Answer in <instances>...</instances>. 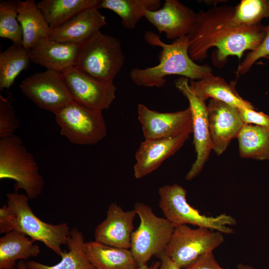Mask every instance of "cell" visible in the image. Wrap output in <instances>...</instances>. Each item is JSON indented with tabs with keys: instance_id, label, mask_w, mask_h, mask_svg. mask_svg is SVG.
<instances>
[{
	"instance_id": "cell-3",
	"label": "cell",
	"mask_w": 269,
	"mask_h": 269,
	"mask_svg": "<svg viewBox=\"0 0 269 269\" xmlns=\"http://www.w3.org/2000/svg\"><path fill=\"white\" fill-rule=\"evenodd\" d=\"M0 179L14 180V192L23 189L30 199L39 196L44 186L37 162L14 134L0 139Z\"/></svg>"
},
{
	"instance_id": "cell-21",
	"label": "cell",
	"mask_w": 269,
	"mask_h": 269,
	"mask_svg": "<svg viewBox=\"0 0 269 269\" xmlns=\"http://www.w3.org/2000/svg\"><path fill=\"white\" fill-rule=\"evenodd\" d=\"M190 85L196 95L205 102L211 98L237 108H255L250 102L238 94L234 87L223 78L213 74L199 80H190Z\"/></svg>"
},
{
	"instance_id": "cell-27",
	"label": "cell",
	"mask_w": 269,
	"mask_h": 269,
	"mask_svg": "<svg viewBox=\"0 0 269 269\" xmlns=\"http://www.w3.org/2000/svg\"><path fill=\"white\" fill-rule=\"evenodd\" d=\"M161 5L160 0H101L99 8H106L116 13L122 25L134 29L147 10H156Z\"/></svg>"
},
{
	"instance_id": "cell-17",
	"label": "cell",
	"mask_w": 269,
	"mask_h": 269,
	"mask_svg": "<svg viewBox=\"0 0 269 269\" xmlns=\"http://www.w3.org/2000/svg\"><path fill=\"white\" fill-rule=\"evenodd\" d=\"M189 137V134H185L173 138L142 142L135 154L134 177L140 179L155 171L164 160L180 149Z\"/></svg>"
},
{
	"instance_id": "cell-20",
	"label": "cell",
	"mask_w": 269,
	"mask_h": 269,
	"mask_svg": "<svg viewBox=\"0 0 269 269\" xmlns=\"http://www.w3.org/2000/svg\"><path fill=\"white\" fill-rule=\"evenodd\" d=\"M85 254L96 269H134L137 265L130 250L97 241L84 242Z\"/></svg>"
},
{
	"instance_id": "cell-41",
	"label": "cell",
	"mask_w": 269,
	"mask_h": 269,
	"mask_svg": "<svg viewBox=\"0 0 269 269\" xmlns=\"http://www.w3.org/2000/svg\"><path fill=\"white\" fill-rule=\"evenodd\" d=\"M266 58L269 60V56L267 57Z\"/></svg>"
},
{
	"instance_id": "cell-2",
	"label": "cell",
	"mask_w": 269,
	"mask_h": 269,
	"mask_svg": "<svg viewBox=\"0 0 269 269\" xmlns=\"http://www.w3.org/2000/svg\"><path fill=\"white\" fill-rule=\"evenodd\" d=\"M144 39L149 45L160 47L161 50L158 55L159 62L157 65L145 69L135 68L130 71V78L137 86L161 88L166 84V77L172 75L199 80L213 74L211 67L199 65L191 59L188 53L187 36L167 44L159 35L147 31L144 34Z\"/></svg>"
},
{
	"instance_id": "cell-8",
	"label": "cell",
	"mask_w": 269,
	"mask_h": 269,
	"mask_svg": "<svg viewBox=\"0 0 269 269\" xmlns=\"http://www.w3.org/2000/svg\"><path fill=\"white\" fill-rule=\"evenodd\" d=\"M60 134L77 145L99 142L107 134L102 112L90 109L75 101L54 113Z\"/></svg>"
},
{
	"instance_id": "cell-18",
	"label": "cell",
	"mask_w": 269,
	"mask_h": 269,
	"mask_svg": "<svg viewBox=\"0 0 269 269\" xmlns=\"http://www.w3.org/2000/svg\"><path fill=\"white\" fill-rule=\"evenodd\" d=\"M106 24V17L98 8H89L61 25L50 29L48 37L60 42L79 44Z\"/></svg>"
},
{
	"instance_id": "cell-36",
	"label": "cell",
	"mask_w": 269,
	"mask_h": 269,
	"mask_svg": "<svg viewBox=\"0 0 269 269\" xmlns=\"http://www.w3.org/2000/svg\"><path fill=\"white\" fill-rule=\"evenodd\" d=\"M157 257L160 262L158 269H182L173 263L164 252L162 253Z\"/></svg>"
},
{
	"instance_id": "cell-22",
	"label": "cell",
	"mask_w": 269,
	"mask_h": 269,
	"mask_svg": "<svg viewBox=\"0 0 269 269\" xmlns=\"http://www.w3.org/2000/svg\"><path fill=\"white\" fill-rule=\"evenodd\" d=\"M16 3L17 20L22 30V46L30 49L41 39L49 37L50 28L34 0H17Z\"/></svg>"
},
{
	"instance_id": "cell-7",
	"label": "cell",
	"mask_w": 269,
	"mask_h": 269,
	"mask_svg": "<svg viewBox=\"0 0 269 269\" xmlns=\"http://www.w3.org/2000/svg\"><path fill=\"white\" fill-rule=\"evenodd\" d=\"M134 209L140 223L132 233L130 250L140 267L147 265L153 256L158 257L164 252L175 227L165 218L157 216L143 203L136 202Z\"/></svg>"
},
{
	"instance_id": "cell-9",
	"label": "cell",
	"mask_w": 269,
	"mask_h": 269,
	"mask_svg": "<svg viewBox=\"0 0 269 269\" xmlns=\"http://www.w3.org/2000/svg\"><path fill=\"white\" fill-rule=\"evenodd\" d=\"M224 241L223 234L217 231L187 225L174 228L164 253L178 267L185 269L200 256L214 250Z\"/></svg>"
},
{
	"instance_id": "cell-11",
	"label": "cell",
	"mask_w": 269,
	"mask_h": 269,
	"mask_svg": "<svg viewBox=\"0 0 269 269\" xmlns=\"http://www.w3.org/2000/svg\"><path fill=\"white\" fill-rule=\"evenodd\" d=\"M175 86L188 100L192 115L196 158L185 176L186 180L190 181L202 170L213 150L209 130L208 108L206 102L199 98L193 91L189 79L183 77L177 79L175 81Z\"/></svg>"
},
{
	"instance_id": "cell-40",
	"label": "cell",
	"mask_w": 269,
	"mask_h": 269,
	"mask_svg": "<svg viewBox=\"0 0 269 269\" xmlns=\"http://www.w3.org/2000/svg\"><path fill=\"white\" fill-rule=\"evenodd\" d=\"M18 269L17 268H11V269Z\"/></svg>"
},
{
	"instance_id": "cell-37",
	"label": "cell",
	"mask_w": 269,
	"mask_h": 269,
	"mask_svg": "<svg viewBox=\"0 0 269 269\" xmlns=\"http://www.w3.org/2000/svg\"><path fill=\"white\" fill-rule=\"evenodd\" d=\"M160 265V261H156L153 263L150 266L146 265L142 267H137L134 269H158Z\"/></svg>"
},
{
	"instance_id": "cell-10",
	"label": "cell",
	"mask_w": 269,
	"mask_h": 269,
	"mask_svg": "<svg viewBox=\"0 0 269 269\" xmlns=\"http://www.w3.org/2000/svg\"><path fill=\"white\" fill-rule=\"evenodd\" d=\"M22 93L38 107L54 114L73 101L61 72L46 69L34 73L19 85Z\"/></svg>"
},
{
	"instance_id": "cell-13",
	"label": "cell",
	"mask_w": 269,
	"mask_h": 269,
	"mask_svg": "<svg viewBox=\"0 0 269 269\" xmlns=\"http://www.w3.org/2000/svg\"><path fill=\"white\" fill-rule=\"evenodd\" d=\"M137 112L145 140L173 138L193 133L189 107L175 112L161 113L139 104Z\"/></svg>"
},
{
	"instance_id": "cell-14",
	"label": "cell",
	"mask_w": 269,
	"mask_h": 269,
	"mask_svg": "<svg viewBox=\"0 0 269 269\" xmlns=\"http://www.w3.org/2000/svg\"><path fill=\"white\" fill-rule=\"evenodd\" d=\"M207 108L213 150L220 155L231 140L237 137L245 124L237 108L214 99L210 100Z\"/></svg>"
},
{
	"instance_id": "cell-33",
	"label": "cell",
	"mask_w": 269,
	"mask_h": 269,
	"mask_svg": "<svg viewBox=\"0 0 269 269\" xmlns=\"http://www.w3.org/2000/svg\"><path fill=\"white\" fill-rule=\"evenodd\" d=\"M240 116L245 124L269 127V116L254 108H238Z\"/></svg>"
},
{
	"instance_id": "cell-28",
	"label": "cell",
	"mask_w": 269,
	"mask_h": 269,
	"mask_svg": "<svg viewBox=\"0 0 269 269\" xmlns=\"http://www.w3.org/2000/svg\"><path fill=\"white\" fill-rule=\"evenodd\" d=\"M30 49L12 44L0 54V90L8 89L17 76L29 67Z\"/></svg>"
},
{
	"instance_id": "cell-32",
	"label": "cell",
	"mask_w": 269,
	"mask_h": 269,
	"mask_svg": "<svg viewBox=\"0 0 269 269\" xmlns=\"http://www.w3.org/2000/svg\"><path fill=\"white\" fill-rule=\"evenodd\" d=\"M269 56V22L265 26V36L261 44L249 52L238 66L237 73L243 75L248 72L257 60Z\"/></svg>"
},
{
	"instance_id": "cell-4",
	"label": "cell",
	"mask_w": 269,
	"mask_h": 269,
	"mask_svg": "<svg viewBox=\"0 0 269 269\" xmlns=\"http://www.w3.org/2000/svg\"><path fill=\"white\" fill-rule=\"evenodd\" d=\"M125 56L120 41L98 31L79 44L75 67L104 81H114Z\"/></svg>"
},
{
	"instance_id": "cell-34",
	"label": "cell",
	"mask_w": 269,
	"mask_h": 269,
	"mask_svg": "<svg viewBox=\"0 0 269 269\" xmlns=\"http://www.w3.org/2000/svg\"><path fill=\"white\" fill-rule=\"evenodd\" d=\"M185 269H229L220 267L216 260L213 252L200 256Z\"/></svg>"
},
{
	"instance_id": "cell-25",
	"label": "cell",
	"mask_w": 269,
	"mask_h": 269,
	"mask_svg": "<svg viewBox=\"0 0 269 269\" xmlns=\"http://www.w3.org/2000/svg\"><path fill=\"white\" fill-rule=\"evenodd\" d=\"M101 0H43L37 3L50 29L64 24L83 10L97 7Z\"/></svg>"
},
{
	"instance_id": "cell-6",
	"label": "cell",
	"mask_w": 269,
	"mask_h": 269,
	"mask_svg": "<svg viewBox=\"0 0 269 269\" xmlns=\"http://www.w3.org/2000/svg\"><path fill=\"white\" fill-rule=\"evenodd\" d=\"M6 197L7 205L13 215L14 230L43 243L61 256V246L67 245L70 232L67 223L53 225L42 221L33 213L26 195L14 192L7 193Z\"/></svg>"
},
{
	"instance_id": "cell-19",
	"label": "cell",
	"mask_w": 269,
	"mask_h": 269,
	"mask_svg": "<svg viewBox=\"0 0 269 269\" xmlns=\"http://www.w3.org/2000/svg\"><path fill=\"white\" fill-rule=\"evenodd\" d=\"M79 44L60 42L49 37L41 39L30 49V62L46 69L62 72L75 66Z\"/></svg>"
},
{
	"instance_id": "cell-38",
	"label": "cell",
	"mask_w": 269,
	"mask_h": 269,
	"mask_svg": "<svg viewBox=\"0 0 269 269\" xmlns=\"http://www.w3.org/2000/svg\"><path fill=\"white\" fill-rule=\"evenodd\" d=\"M18 269H27L26 262L23 260H20L17 265Z\"/></svg>"
},
{
	"instance_id": "cell-26",
	"label": "cell",
	"mask_w": 269,
	"mask_h": 269,
	"mask_svg": "<svg viewBox=\"0 0 269 269\" xmlns=\"http://www.w3.org/2000/svg\"><path fill=\"white\" fill-rule=\"evenodd\" d=\"M237 138L241 157L269 160V127L245 124Z\"/></svg>"
},
{
	"instance_id": "cell-29",
	"label": "cell",
	"mask_w": 269,
	"mask_h": 269,
	"mask_svg": "<svg viewBox=\"0 0 269 269\" xmlns=\"http://www.w3.org/2000/svg\"><path fill=\"white\" fill-rule=\"evenodd\" d=\"M269 18V0H242L234 8L233 23L236 26H253Z\"/></svg>"
},
{
	"instance_id": "cell-31",
	"label": "cell",
	"mask_w": 269,
	"mask_h": 269,
	"mask_svg": "<svg viewBox=\"0 0 269 269\" xmlns=\"http://www.w3.org/2000/svg\"><path fill=\"white\" fill-rule=\"evenodd\" d=\"M20 127L10 98L0 95V139L10 136Z\"/></svg>"
},
{
	"instance_id": "cell-5",
	"label": "cell",
	"mask_w": 269,
	"mask_h": 269,
	"mask_svg": "<svg viewBox=\"0 0 269 269\" xmlns=\"http://www.w3.org/2000/svg\"><path fill=\"white\" fill-rule=\"evenodd\" d=\"M159 206L167 219L175 227L190 224L198 227L217 231L223 234H232L230 226L236 224L235 219L222 214L215 217L201 214L189 204L186 190L178 184L165 185L158 189Z\"/></svg>"
},
{
	"instance_id": "cell-39",
	"label": "cell",
	"mask_w": 269,
	"mask_h": 269,
	"mask_svg": "<svg viewBox=\"0 0 269 269\" xmlns=\"http://www.w3.org/2000/svg\"><path fill=\"white\" fill-rule=\"evenodd\" d=\"M237 269H256L253 267L248 265H244L243 264H240L238 267Z\"/></svg>"
},
{
	"instance_id": "cell-35",
	"label": "cell",
	"mask_w": 269,
	"mask_h": 269,
	"mask_svg": "<svg viewBox=\"0 0 269 269\" xmlns=\"http://www.w3.org/2000/svg\"><path fill=\"white\" fill-rule=\"evenodd\" d=\"M14 230L13 215L7 205L0 208V233H7Z\"/></svg>"
},
{
	"instance_id": "cell-24",
	"label": "cell",
	"mask_w": 269,
	"mask_h": 269,
	"mask_svg": "<svg viewBox=\"0 0 269 269\" xmlns=\"http://www.w3.org/2000/svg\"><path fill=\"white\" fill-rule=\"evenodd\" d=\"M84 238L77 228L70 230L67 241L68 251H63L61 261L48 266L34 261L26 262L27 269H96L88 259L84 248Z\"/></svg>"
},
{
	"instance_id": "cell-1",
	"label": "cell",
	"mask_w": 269,
	"mask_h": 269,
	"mask_svg": "<svg viewBox=\"0 0 269 269\" xmlns=\"http://www.w3.org/2000/svg\"><path fill=\"white\" fill-rule=\"evenodd\" d=\"M234 7L222 5L196 13L192 27L187 35L188 53L194 62L208 57V51L216 47L213 64L223 66L230 56L241 58L246 50L256 49L262 42L265 31L262 24L253 26H236L232 21Z\"/></svg>"
},
{
	"instance_id": "cell-12",
	"label": "cell",
	"mask_w": 269,
	"mask_h": 269,
	"mask_svg": "<svg viewBox=\"0 0 269 269\" xmlns=\"http://www.w3.org/2000/svg\"><path fill=\"white\" fill-rule=\"evenodd\" d=\"M74 101L102 112L116 98L114 81L97 79L75 66L61 72Z\"/></svg>"
},
{
	"instance_id": "cell-23",
	"label": "cell",
	"mask_w": 269,
	"mask_h": 269,
	"mask_svg": "<svg viewBox=\"0 0 269 269\" xmlns=\"http://www.w3.org/2000/svg\"><path fill=\"white\" fill-rule=\"evenodd\" d=\"M34 242L15 230L5 234L0 238V269L14 268L16 261L38 256L41 250Z\"/></svg>"
},
{
	"instance_id": "cell-30",
	"label": "cell",
	"mask_w": 269,
	"mask_h": 269,
	"mask_svg": "<svg viewBox=\"0 0 269 269\" xmlns=\"http://www.w3.org/2000/svg\"><path fill=\"white\" fill-rule=\"evenodd\" d=\"M17 15L16 0L0 1V37L10 40L13 44L22 45V30Z\"/></svg>"
},
{
	"instance_id": "cell-15",
	"label": "cell",
	"mask_w": 269,
	"mask_h": 269,
	"mask_svg": "<svg viewBox=\"0 0 269 269\" xmlns=\"http://www.w3.org/2000/svg\"><path fill=\"white\" fill-rule=\"evenodd\" d=\"M196 14L192 9L177 0H166L161 8L147 10L144 17L159 34L163 32L168 39L176 40L189 34Z\"/></svg>"
},
{
	"instance_id": "cell-16",
	"label": "cell",
	"mask_w": 269,
	"mask_h": 269,
	"mask_svg": "<svg viewBox=\"0 0 269 269\" xmlns=\"http://www.w3.org/2000/svg\"><path fill=\"white\" fill-rule=\"evenodd\" d=\"M106 219L96 228L95 241L119 248L130 250L134 232V209L124 211L115 203L108 207Z\"/></svg>"
}]
</instances>
